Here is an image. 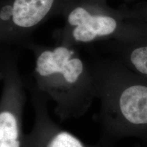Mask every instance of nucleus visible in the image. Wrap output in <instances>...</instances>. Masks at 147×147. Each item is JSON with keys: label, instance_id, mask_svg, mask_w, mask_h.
I'll return each instance as SVG.
<instances>
[{"label": "nucleus", "instance_id": "1", "mask_svg": "<svg viewBox=\"0 0 147 147\" xmlns=\"http://www.w3.org/2000/svg\"><path fill=\"white\" fill-rule=\"evenodd\" d=\"M88 61L100 102V142L110 147L113 140L136 138L147 144L146 79L110 57Z\"/></svg>", "mask_w": 147, "mask_h": 147}, {"label": "nucleus", "instance_id": "2", "mask_svg": "<svg viewBox=\"0 0 147 147\" xmlns=\"http://www.w3.org/2000/svg\"><path fill=\"white\" fill-rule=\"evenodd\" d=\"M34 67L27 84L54 104V113L61 122L78 119L97 99L93 75L88 61L76 47L57 44L43 46L31 42Z\"/></svg>", "mask_w": 147, "mask_h": 147}, {"label": "nucleus", "instance_id": "3", "mask_svg": "<svg viewBox=\"0 0 147 147\" xmlns=\"http://www.w3.org/2000/svg\"><path fill=\"white\" fill-rule=\"evenodd\" d=\"M63 28L54 33L57 44L76 47L117 40L131 28L132 22L107 0H72L63 10Z\"/></svg>", "mask_w": 147, "mask_h": 147}, {"label": "nucleus", "instance_id": "4", "mask_svg": "<svg viewBox=\"0 0 147 147\" xmlns=\"http://www.w3.org/2000/svg\"><path fill=\"white\" fill-rule=\"evenodd\" d=\"M0 79V147H26L23 125L26 83L18 70L17 55L8 49L1 50Z\"/></svg>", "mask_w": 147, "mask_h": 147}, {"label": "nucleus", "instance_id": "5", "mask_svg": "<svg viewBox=\"0 0 147 147\" xmlns=\"http://www.w3.org/2000/svg\"><path fill=\"white\" fill-rule=\"evenodd\" d=\"M72 0H1L0 40L8 45L26 47L40 25L55 16L61 15Z\"/></svg>", "mask_w": 147, "mask_h": 147}, {"label": "nucleus", "instance_id": "6", "mask_svg": "<svg viewBox=\"0 0 147 147\" xmlns=\"http://www.w3.org/2000/svg\"><path fill=\"white\" fill-rule=\"evenodd\" d=\"M34 112V122L27 134L26 147H104L100 142L89 145L70 132L63 129L51 119L48 100L32 87L26 84Z\"/></svg>", "mask_w": 147, "mask_h": 147}, {"label": "nucleus", "instance_id": "7", "mask_svg": "<svg viewBox=\"0 0 147 147\" xmlns=\"http://www.w3.org/2000/svg\"><path fill=\"white\" fill-rule=\"evenodd\" d=\"M133 25L119 39L106 41L104 49L110 57L147 80V25L131 21Z\"/></svg>", "mask_w": 147, "mask_h": 147}, {"label": "nucleus", "instance_id": "8", "mask_svg": "<svg viewBox=\"0 0 147 147\" xmlns=\"http://www.w3.org/2000/svg\"><path fill=\"white\" fill-rule=\"evenodd\" d=\"M119 9L127 20L140 22L147 25V3H139L133 7L122 5Z\"/></svg>", "mask_w": 147, "mask_h": 147}]
</instances>
